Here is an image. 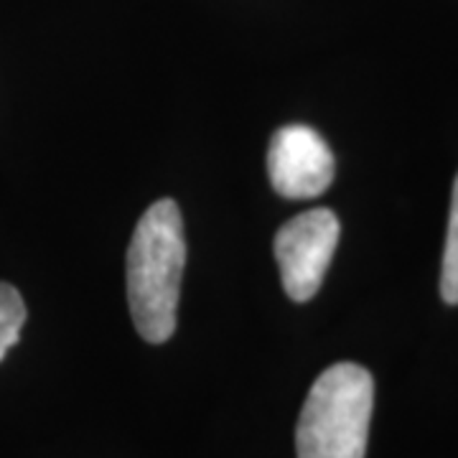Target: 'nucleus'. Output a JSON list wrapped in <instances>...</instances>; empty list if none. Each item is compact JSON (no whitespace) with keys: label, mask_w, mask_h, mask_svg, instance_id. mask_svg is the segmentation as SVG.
Returning a JSON list of instances; mask_svg holds the SVG:
<instances>
[{"label":"nucleus","mask_w":458,"mask_h":458,"mask_svg":"<svg viewBox=\"0 0 458 458\" xmlns=\"http://www.w3.org/2000/svg\"><path fill=\"white\" fill-rule=\"evenodd\" d=\"M339 216L331 209H309L285 222L276 234V260L283 291L306 303L318 293L339 245Z\"/></svg>","instance_id":"obj_3"},{"label":"nucleus","mask_w":458,"mask_h":458,"mask_svg":"<svg viewBox=\"0 0 458 458\" xmlns=\"http://www.w3.org/2000/svg\"><path fill=\"white\" fill-rule=\"evenodd\" d=\"M441 295L445 303H458V176L454 181L451 214H448V232H445V250H443Z\"/></svg>","instance_id":"obj_5"},{"label":"nucleus","mask_w":458,"mask_h":458,"mask_svg":"<svg viewBox=\"0 0 458 458\" xmlns=\"http://www.w3.org/2000/svg\"><path fill=\"white\" fill-rule=\"evenodd\" d=\"M186 237L179 204H150L132 232L125 255V285L132 324L148 344H164L176 331Z\"/></svg>","instance_id":"obj_1"},{"label":"nucleus","mask_w":458,"mask_h":458,"mask_svg":"<svg viewBox=\"0 0 458 458\" xmlns=\"http://www.w3.org/2000/svg\"><path fill=\"white\" fill-rule=\"evenodd\" d=\"M375 410V379L352 361L328 367L303 403L295 451L298 458H364Z\"/></svg>","instance_id":"obj_2"},{"label":"nucleus","mask_w":458,"mask_h":458,"mask_svg":"<svg viewBox=\"0 0 458 458\" xmlns=\"http://www.w3.org/2000/svg\"><path fill=\"white\" fill-rule=\"evenodd\" d=\"M26 324V303L13 285L0 283V361L8 349L21 339V328Z\"/></svg>","instance_id":"obj_6"},{"label":"nucleus","mask_w":458,"mask_h":458,"mask_svg":"<svg viewBox=\"0 0 458 458\" xmlns=\"http://www.w3.org/2000/svg\"><path fill=\"white\" fill-rule=\"evenodd\" d=\"M334 153L309 125H283L267 148V179L280 197H321L334 181Z\"/></svg>","instance_id":"obj_4"}]
</instances>
